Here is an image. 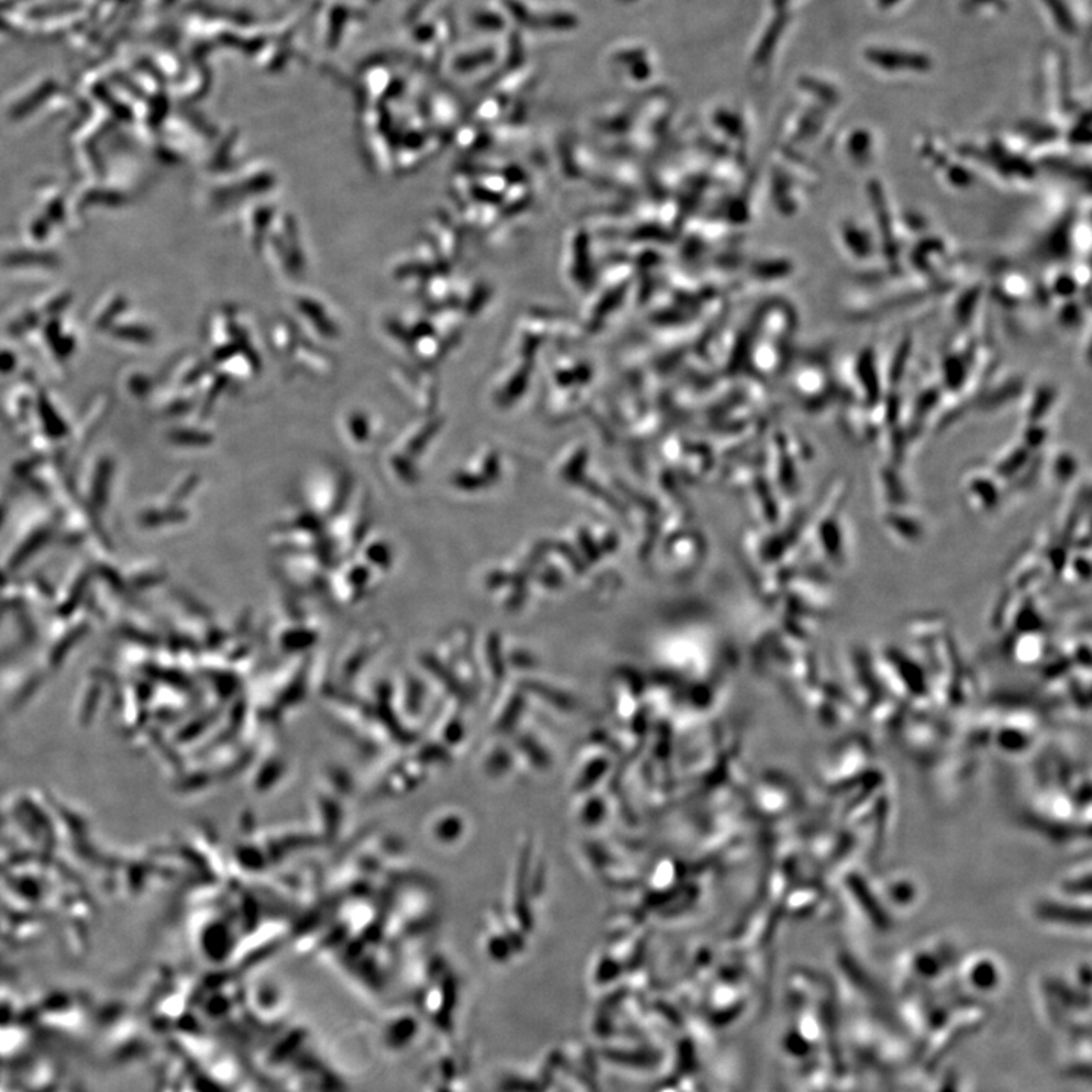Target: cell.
Here are the masks:
<instances>
[{"label":"cell","mask_w":1092,"mask_h":1092,"mask_svg":"<svg viewBox=\"0 0 1092 1092\" xmlns=\"http://www.w3.org/2000/svg\"><path fill=\"white\" fill-rule=\"evenodd\" d=\"M865 58L871 66L886 72H921L929 71L931 67L930 58L921 52L901 50L897 48H871L866 50Z\"/></svg>","instance_id":"cell-1"},{"label":"cell","mask_w":1092,"mask_h":1092,"mask_svg":"<svg viewBox=\"0 0 1092 1092\" xmlns=\"http://www.w3.org/2000/svg\"><path fill=\"white\" fill-rule=\"evenodd\" d=\"M900 2H903V0H877V5L880 6V8L887 9L892 8V6H896V5L900 4Z\"/></svg>","instance_id":"cell-2"}]
</instances>
